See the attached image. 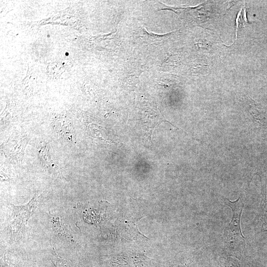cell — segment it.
<instances>
[{
	"instance_id": "52a82bcc",
	"label": "cell",
	"mask_w": 267,
	"mask_h": 267,
	"mask_svg": "<svg viewBox=\"0 0 267 267\" xmlns=\"http://www.w3.org/2000/svg\"><path fill=\"white\" fill-rule=\"evenodd\" d=\"M65 55H66V56H68V55H69V53H68V52H66V53H65Z\"/></svg>"
},
{
	"instance_id": "5b68a950",
	"label": "cell",
	"mask_w": 267,
	"mask_h": 267,
	"mask_svg": "<svg viewBox=\"0 0 267 267\" xmlns=\"http://www.w3.org/2000/svg\"><path fill=\"white\" fill-rule=\"evenodd\" d=\"M133 259L136 267H145L150 259L144 255H139L133 257Z\"/></svg>"
},
{
	"instance_id": "3957f363",
	"label": "cell",
	"mask_w": 267,
	"mask_h": 267,
	"mask_svg": "<svg viewBox=\"0 0 267 267\" xmlns=\"http://www.w3.org/2000/svg\"><path fill=\"white\" fill-rule=\"evenodd\" d=\"M260 221L262 231H267V184L263 190L260 205Z\"/></svg>"
},
{
	"instance_id": "6da1fadb",
	"label": "cell",
	"mask_w": 267,
	"mask_h": 267,
	"mask_svg": "<svg viewBox=\"0 0 267 267\" xmlns=\"http://www.w3.org/2000/svg\"><path fill=\"white\" fill-rule=\"evenodd\" d=\"M225 203L232 211L229 226L224 232L225 245L231 250H239L245 245V238L240 226V219L244 203L241 197L231 201L225 198Z\"/></svg>"
},
{
	"instance_id": "8992f818",
	"label": "cell",
	"mask_w": 267,
	"mask_h": 267,
	"mask_svg": "<svg viewBox=\"0 0 267 267\" xmlns=\"http://www.w3.org/2000/svg\"><path fill=\"white\" fill-rule=\"evenodd\" d=\"M185 267L183 266H175V267Z\"/></svg>"
},
{
	"instance_id": "277c9868",
	"label": "cell",
	"mask_w": 267,
	"mask_h": 267,
	"mask_svg": "<svg viewBox=\"0 0 267 267\" xmlns=\"http://www.w3.org/2000/svg\"><path fill=\"white\" fill-rule=\"evenodd\" d=\"M51 221L53 228L59 236L61 235L63 237H66L68 239H70L71 241H74L70 229L68 227L66 226L62 220H59L58 218L53 217H52Z\"/></svg>"
},
{
	"instance_id": "ba28073f",
	"label": "cell",
	"mask_w": 267,
	"mask_h": 267,
	"mask_svg": "<svg viewBox=\"0 0 267 267\" xmlns=\"http://www.w3.org/2000/svg\"><path fill=\"white\" fill-rule=\"evenodd\" d=\"M47 37H49V35H47Z\"/></svg>"
},
{
	"instance_id": "7a4b0ae2",
	"label": "cell",
	"mask_w": 267,
	"mask_h": 267,
	"mask_svg": "<svg viewBox=\"0 0 267 267\" xmlns=\"http://www.w3.org/2000/svg\"><path fill=\"white\" fill-rule=\"evenodd\" d=\"M39 197L35 196L28 203L22 206L11 205L8 226L13 237L18 238L23 234L27 223L37 207Z\"/></svg>"
}]
</instances>
